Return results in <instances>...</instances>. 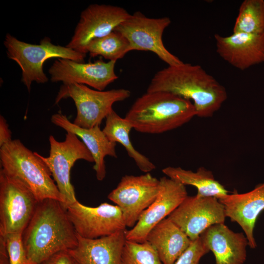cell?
I'll return each instance as SVG.
<instances>
[{
    "label": "cell",
    "mask_w": 264,
    "mask_h": 264,
    "mask_svg": "<svg viewBox=\"0 0 264 264\" xmlns=\"http://www.w3.org/2000/svg\"><path fill=\"white\" fill-rule=\"evenodd\" d=\"M25 264H42L55 253L76 247L77 234L66 209L53 199L39 202L22 233Z\"/></svg>",
    "instance_id": "obj_1"
},
{
    "label": "cell",
    "mask_w": 264,
    "mask_h": 264,
    "mask_svg": "<svg viewBox=\"0 0 264 264\" xmlns=\"http://www.w3.org/2000/svg\"><path fill=\"white\" fill-rule=\"evenodd\" d=\"M159 91L192 100L200 117L212 116L227 98L225 88L201 66L184 63L154 74L146 92Z\"/></svg>",
    "instance_id": "obj_2"
},
{
    "label": "cell",
    "mask_w": 264,
    "mask_h": 264,
    "mask_svg": "<svg viewBox=\"0 0 264 264\" xmlns=\"http://www.w3.org/2000/svg\"><path fill=\"white\" fill-rule=\"evenodd\" d=\"M195 116L190 100L159 91L146 92L136 99L125 118L138 132L158 134L178 128Z\"/></svg>",
    "instance_id": "obj_3"
},
{
    "label": "cell",
    "mask_w": 264,
    "mask_h": 264,
    "mask_svg": "<svg viewBox=\"0 0 264 264\" xmlns=\"http://www.w3.org/2000/svg\"><path fill=\"white\" fill-rule=\"evenodd\" d=\"M2 169L24 182L39 202L53 199L63 200L50 170L37 152H33L19 139H14L0 147Z\"/></svg>",
    "instance_id": "obj_4"
},
{
    "label": "cell",
    "mask_w": 264,
    "mask_h": 264,
    "mask_svg": "<svg viewBox=\"0 0 264 264\" xmlns=\"http://www.w3.org/2000/svg\"><path fill=\"white\" fill-rule=\"evenodd\" d=\"M8 58L15 61L22 71L21 81L30 91L32 83L44 84L48 78L43 70L44 63L50 58L66 59L84 63L86 54L52 43L49 37L39 44L27 43L6 34L3 42Z\"/></svg>",
    "instance_id": "obj_5"
},
{
    "label": "cell",
    "mask_w": 264,
    "mask_h": 264,
    "mask_svg": "<svg viewBox=\"0 0 264 264\" xmlns=\"http://www.w3.org/2000/svg\"><path fill=\"white\" fill-rule=\"evenodd\" d=\"M39 202L28 186L2 169L0 171V235L22 234Z\"/></svg>",
    "instance_id": "obj_6"
},
{
    "label": "cell",
    "mask_w": 264,
    "mask_h": 264,
    "mask_svg": "<svg viewBox=\"0 0 264 264\" xmlns=\"http://www.w3.org/2000/svg\"><path fill=\"white\" fill-rule=\"evenodd\" d=\"M131 91L125 88L98 90L78 84L62 85L55 99V104L62 99L71 98L77 114L73 123L89 129L100 125L103 120L113 110V105L128 98Z\"/></svg>",
    "instance_id": "obj_7"
},
{
    "label": "cell",
    "mask_w": 264,
    "mask_h": 264,
    "mask_svg": "<svg viewBox=\"0 0 264 264\" xmlns=\"http://www.w3.org/2000/svg\"><path fill=\"white\" fill-rule=\"evenodd\" d=\"M49 155L47 157L39 154L51 173L58 189L62 195L61 203L67 207L77 200L73 185L70 182V170L75 162L83 159L94 162L93 157L85 145L74 133L67 132L64 141L59 142L53 135L49 137Z\"/></svg>",
    "instance_id": "obj_8"
},
{
    "label": "cell",
    "mask_w": 264,
    "mask_h": 264,
    "mask_svg": "<svg viewBox=\"0 0 264 264\" xmlns=\"http://www.w3.org/2000/svg\"><path fill=\"white\" fill-rule=\"evenodd\" d=\"M171 23L169 17L149 18L137 11L130 14L114 30L127 38L131 51H151L169 66H178L183 62L168 50L162 40L163 32Z\"/></svg>",
    "instance_id": "obj_9"
},
{
    "label": "cell",
    "mask_w": 264,
    "mask_h": 264,
    "mask_svg": "<svg viewBox=\"0 0 264 264\" xmlns=\"http://www.w3.org/2000/svg\"><path fill=\"white\" fill-rule=\"evenodd\" d=\"M159 187V179L149 173L140 176L125 175L108 198L120 209L126 227L132 228L156 199Z\"/></svg>",
    "instance_id": "obj_10"
},
{
    "label": "cell",
    "mask_w": 264,
    "mask_h": 264,
    "mask_svg": "<svg viewBox=\"0 0 264 264\" xmlns=\"http://www.w3.org/2000/svg\"><path fill=\"white\" fill-rule=\"evenodd\" d=\"M66 210L76 233L84 238L97 239L126 229L122 213L117 205L104 202L93 207L77 200Z\"/></svg>",
    "instance_id": "obj_11"
},
{
    "label": "cell",
    "mask_w": 264,
    "mask_h": 264,
    "mask_svg": "<svg viewBox=\"0 0 264 264\" xmlns=\"http://www.w3.org/2000/svg\"><path fill=\"white\" fill-rule=\"evenodd\" d=\"M130 14L118 6L89 5L81 12L73 35L66 46L87 54L86 48L89 42L114 31Z\"/></svg>",
    "instance_id": "obj_12"
},
{
    "label": "cell",
    "mask_w": 264,
    "mask_h": 264,
    "mask_svg": "<svg viewBox=\"0 0 264 264\" xmlns=\"http://www.w3.org/2000/svg\"><path fill=\"white\" fill-rule=\"evenodd\" d=\"M167 218L193 241L211 225L224 223L226 216L218 198L196 195L188 196Z\"/></svg>",
    "instance_id": "obj_13"
},
{
    "label": "cell",
    "mask_w": 264,
    "mask_h": 264,
    "mask_svg": "<svg viewBox=\"0 0 264 264\" xmlns=\"http://www.w3.org/2000/svg\"><path fill=\"white\" fill-rule=\"evenodd\" d=\"M116 62H105L100 58L85 63L59 58L53 62L48 73L52 82L82 84L102 91L118 78L114 70Z\"/></svg>",
    "instance_id": "obj_14"
},
{
    "label": "cell",
    "mask_w": 264,
    "mask_h": 264,
    "mask_svg": "<svg viewBox=\"0 0 264 264\" xmlns=\"http://www.w3.org/2000/svg\"><path fill=\"white\" fill-rule=\"evenodd\" d=\"M155 200L142 214L135 226L126 231L127 240L141 242L151 230L175 210L188 196L185 186L168 177L159 179Z\"/></svg>",
    "instance_id": "obj_15"
},
{
    "label": "cell",
    "mask_w": 264,
    "mask_h": 264,
    "mask_svg": "<svg viewBox=\"0 0 264 264\" xmlns=\"http://www.w3.org/2000/svg\"><path fill=\"white\" fill-rule=\"evenodd\" d=\"M217 53L229 64L241 70L264 63V34L233 33L214 35Z\"/></svg>",
    "instance_id": "obj_16"
},
{
    "label": "cell",
    "mask_w": 264,
    "mask_h": 264,
    "mask_svg": "<svg viewBox=\"0 0 264 264\" xmlns=\"http://www.w3.org/2000/svg\"><path fill=\"white\" fill-rule=\"evenodd\" d=\"M219 200L224 205L226 217L240 225L249 246L255 248L257 244L253 231L256 220L264 210V183L250 192L228 194Z\"/></svg>",
    "instance_id": "obj_17"
},
{
    "label": "cell",
    "mask_w": 264,
    "mask_h": 264,
    "mask_svg": "<svg viewBox=\"0 0 264 264\" xmlns=\"http://www.w3.org/2000/svg\"><path fill=\"white\" fill-rule=\"evenodd\" d=\"M200 237L215 258V264H243L248 242L242 233H236L224 223L211 225Z\"/></svg>",
    "instance_id": "obj_18"
},
{
    "label": "cell",
    "mask_w": 264,
    "mask_h": 264,
    "mask_svg": "<svg viewBox=\"0 0 264 264\" xmlns=\"http://www.w3.org/2000/svg\"><path fill=\"white\" fill-rule=\"evenodd\" d=\"M126 231L94 239L84 238L77 234V244L68 252L77 264H121L127 240Z\"/></svg>",
    "instance_id": "obj_19"
},
{
    "label": "cell",
    "mask_w": 264,
    "mask_h": 264,
    "mask_svg": "<svg viewBox=\"0 0 264 264\" xmlns=\"http://www.w3.org/2000/svg\"><path fill=\"white\" fill-rule=\"evenodd\" d=\"M51 121L66 132H71L80 138L93 157V168L97 180H103L106 175L105 157H117L116 143L108 139L99 125L89 129L83 128L71 122L66 115L61 113L52 115Z\"/></svg>",
    "instance_id": "obj_20"
},
{
    "label": "cell",
    "mask_w": 264,
    "mask_h": 264,
    "mask_svg": "<svg viewBox=\"0 0 264 264\" xmlns=\"http://www.w3.org/2000/svg\"><path fill=\"white\" fill-rule=\"evenodd\" d=\"M146 241L155 248L163 264H174L192 242L168 218L151 230Z\"/></svg>",
    "instance_id": "obj_21"
},
{
    "label": "cell",
    "mask_w": 264,
    "mask_h": 264,
    "mask_svg": "<svg viewBox=\"0 0 264 264\" xmlns=\"http://www.w3.org/2000/svg\"><path fill=\"white\" fill-rule=\"evenodd\" d=\"M167 177L184 185H192L197 188V195L213 197L218 199L228 194V191L215 179L212 172L201 167L195 172L181 167H167L162 170Z\"/></svg>",
    "instance_id": "obj_22"
},
{
    "label": "cell",
    "mask_w": 264,
    "mask_h": 264,
    "mask_svg": "<svg viewBox=\"0 0 264 264\" xmlns=\"http://www.w3.org/2000/svg\"><path fill=\"white\" fill-rule=\"evenodd\" d=\"M132 129L129 121L120 116L112 110L106 118L103 131L110 141L119 143L125 148L128 155L134 160L141 171L149 173L155 169V166L134 148L129 135Z\"/></svg>",
    "instance_id": "obj_23"
},
{
    "label": "cell",
    "mask_w": 264,
    "mask_h": 264,
    "mask_svg": "<svg viewBox=\"0 0 264 264\" xmlns=\"http://www.w3.org/2000/svg\"><path fill=\"white\" fill-rule=\"evenodd\" d=\"M87 53L90 57L101 56L116 62L131 51L130 44L121 33L114 30L101 38L93 40L88 44Z\"/></svg>",
    "instance_id": "obj_24"
},
{
    "label": "cell",
    "mask_w": 264,
    "mask_h": 264,
    "mask_svg": "<svg viewBox=\"0 0 264 264\" xmlns=\"http://www.w3.org/2000/svg\"><path fill=\"white\" fill-rule=\"evenodd\" d=\"M233 32L264 34V0H244L242 2Z\"/></svg>",
    "instance_id": "obj_25"
},
{
    "label": "cell",
    "mask_w": 264,
    "mask_h": 264,
    "mask_svg": "<svg viewBox=\"0 0 264 264\" xmlns=\"http://www.w3.org/2000/svg\"><path fill=\"white\" fill-rule=\"evenodd\" d=\"M121 264H163L155 248L145 241L139 242L126 240Z\"/></svg>",
    "instance_id": "obj_26"
},
{
    "label": "cell",
    "mask_w": 264,
    "mask_h": 264,
    "mask_svg": "<svg viewBox=\"0 0 264 264\" xmlns=\"http://www.w3.org/2000/svg\"><path fill=\"white\" fill-rule=\"evenodd\" d=\"M4 236L9 264H25L26 258L22 234L12 233Z\"/></svg>",
    "instance_id": "obj_27"
},
{
    "label": "cell",
    "mask_w": 264,
    "mask_h": 264,
    "mask_svg": "<svg viewBox=\"0 0 264 264\" xmlns=\"http://www.w3.org/2000/svg\"><path fill=\"white\" fill-rule=\"evenodd\" d=\"M209 251L199 236L192 242L174 264H198L201 258Z\"/></svg>",
    "instance_id": "obj_28"
},
{
    "label": "cell",
    "mask_w": 264,
    "mask_h": 264,
    "mask_svg": "<svg viewBox=\"0 0 264 264\" xmlns=\"http://www.w3.org/2000/svg\"><path fill=\"white\" fill-rule=\"evenodd\" d=\"M42 264H77L68 250L61 251L55 253L44 261Z\"/></svg>",
    "instance_id": "obj_29"
},
{
    "label": "cell",
    "mask_w": 264,
    "mask_h": 264,
    "mask_svg": "<svg viewBox=\"0 0 264 264\" xmlns=\"http://www.w3.org/2000/svg\"><path fill=\"white\" fill-rule=\"evenodd\" d=\"M11 132L3 116H0V147L11 141Z\"/></svg>",
    "instance_id": "obj_30"
},
{
    "label": "cell",
    "mask_w": 264,
    "mask_h": 264,
    "mask_svg": "<svg viewBox=\"0 0 264 264\" xmlns=\"http://www.w3.org/2000/svg\"><path fill=\"white\" fill-rule=\"evenodd\" d=\"M0 264H9L5 237L1 235H0Z\"/></svg>",
    "instance_id": "obj_31"
},
{
    "label": "cell",
    "mask_w": 264,
    "mask_h": 264,
    "mask_svg": "<svg viewBox=\"0 0 264 264\" xmlns=\"http://www.w3.org/2000/svg\"><path fill=\"white\" fill-rule=\"evenodd\" d=\"M77 264V263H76Z\"/></svg>",
    "instance_id": "obj_32"
}]
</instances>
